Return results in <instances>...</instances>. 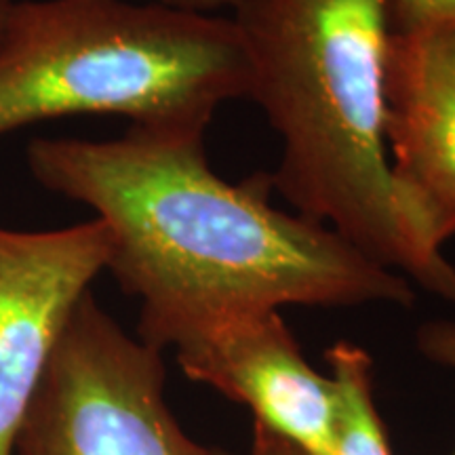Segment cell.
I'll use <instances>...</instances> for the list:
<instances>
[{
    "mask_svg": "<svg viewBox=\"0 0 455 455\" xmlns=\"http://www.w3.org/2000/svg\"><path fill=\"white\" fill-rule=\"evenodd\" d=\"M392 178L426 243L455 236V20L395 32L384 66Z\"/></svg>",
    "mask_w": 455,
    "mask_h": 455,
    "instance_id": "obj_6",
    "label": "cell"
},
{
    "mask_svg": "<svg viewBox=\"0 0 455 455\" xmlns=\"http://www.w3.org/2000/svg\"><path fill=\"white\" fill-rule=\"evenodd\" d=\"M249 98L281 141L272 190L358 251L455 306V268L426 243L384 138L390 0H241Z\"/></svg>",
    "mask_w": 455,
    "mask_h": 455,
    "instance_id": "obj_2",
    "label": "cell"
},
{
    "mask_svg": "<svg viewBox=\"0 0 455 455\" xmlns=\"http://www.w3.org/2000/svg\"><path fill=\"white\" fill-rule=\"evenodd\" d=\"M186 378L251 409L308 455H333L335 386L318 373L281 312L220 323L175 348Z\"/></svg>",
    "mask_w": 455,
    "mask_h": 455,
    "instance_id": "obj_7",
    "label": "cell"
},
{
    "mask_svg": "<svg viewBox=\"0 0 455 455\" xmlns=\"http://www.w3.org/2000/svg\"><path fill=\"white\" fill-rule=\"evenodd\" d=\"M419 355L455 371V321H428L415 333ZM455 455V453H453Z\"/></svg>",
    "mask_w": 455,
    "mask_h": 455,
    "instance_id": "obj_10",
    "label": "cell"
},
{
    "mask_svg": "<svg viewBox=\"0 0 455 455\" xmlns=\"http://www.w3.org/2000/svg\"><path fill=\"white\" fill-rule=\"evenodd\" d=\"M146 3L175 11H186V13L220 15L221 11H235L241 0H146Z\"/></svg>",
    "mask_w": 455,
    "mask_h": 455,
    "instance_id": "obj_12",
    "label": "cell"
},
{
    "mask_svg": "<svg viewBox=\"0 0 455 455\" xmlns=\"http://www.w3.org/2000/svg\"><path fill=\"white\" fill-rule=\"evenodd\" d=\"M13 455H215L164 398L163 352L133 338L87 291L64 327Z\"/></svg>",
    "mask_w": 455,
    "mask_h": 455,
    "instance_id": "obj_4",
    "label": "cell"
},
{
    "mask_svg": "<svg viewBox=\"0 0 455 455\" xmlns=\"http://www.w3.org/2000/svg\"><path fill=\"white\" fill-rule=\"evenodd\" d=\"M392 30L409 32L436 21L455 20V0H390Z\"/></svg>",
    "mask_w": 455,
    "mask_h": 455,
    "instance_id": "obj_9",
    "label": "cell"
},
{
    "mask_svg": "<svg viewBox=\"0 0 455 455\" xmlns=\"http://www.w3.org/2000/svg\"><path fill=\"white\" fill-rule=\"evenodd\" d=\"M38 184L112 235L108 272L140 299L138 338L178 348L220 323L284 306L411 308L413 284L331 228L270 203V175H218L204 133L129 127L116 140L36 138Z\"/></svg>",
    "mask_w": 455,
    "mask_h": 455,
    "instance_id": "obj_1",
    "label": "cell"
},
{
    "mask_svg": "<svg viewBox=\"0 0 455 455\" xmlns=\"http://www.w3.org/2000/svg\"><path fill=\"white\" fill-rule=\"evenodd\" d=\"M335 386L333 455H392L373 396V358L339 339L325 350Z\"/></svg>",
    "mask_w": 455,
    "mask_h": 455,
    "instance_id": "obj_8",
    "label": "cell"
},
{
    "mask_svg": "<svg viewBox=\"0 0 455 455\" xmlns=\"http://www.w3.org/2000/svg\"><path fill=\"white\" fill-rule=\"evenodd\" d=\"M249 98L232 17L131 0L13 3L0 38V138L64 116H124L131 127L207 133Z\"/></svg>",
    "mask_w": 455,
    "mask_h": 455,
    "instance_id": "obj_3",
    "label": "cell"
},
{
    "mask_svg": "<svg viewBox=\"0 0 455 455\" xmlns=\"http://www.w3.org/2000/svg\"><path fill=\"white\" fill-rule=\"evenodd\" d=\"M215 455H230V453L215 449ZM249 455H308V453L301 451L298 445H293L291 441L283 439V436L276 435V432L266 428L264 424L253 422V439H251Z\"/></svg>",
    "mask_w": 455,
    "mask_h": 455,
    "instance_id": "obj_11",
    "label": "cell"
},
{
    "mask_svg": "<svg viewBox=\"0 0 455 455\" xmlns=\"http://www.w3.org/2000/svg\"><path fill=\"white\" fill-rule=\"evenodd\" d=\"M110 251L98 218L44 232L0 228V455H13L57 341Z\"/></svg>",
    "mask_w": 455,
    "mask_h": 455,
    "instance_id": "obj_5",
    "label": "cell"
},
{
    "mask_svg": "<svg viewBox=\"0 0 455 455\" xmlns=\"http://www.w3.org/2000/svg\"><path fill=\"white\" fill-rule=\"evenodd\" d=\"M11 9H13V0H0V38H3L4 28H7Z\"/></svg>",
    "mask_w": 455,
    "mask_h": 455,
    "instance_id": "obj_13",
    "label": "cell"
}]
</instances>
